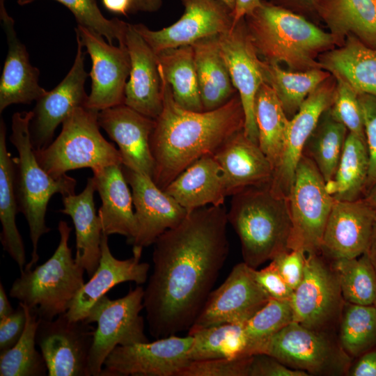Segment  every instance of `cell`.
Listing matches in <instances>:
<instances>
[{"label": "cell", "mask_w": 376, "mask_h": 376, "mask_svg": "<svg viewBox=\"0 0 376 376\" xmlns=\"http://www.w3.org/2000/svg\"><path fill=\"white\" fill-rule=\"evenodd\" d=\"M228 223L224 205L195 209L152 244L143 302L154 338L188 331L194 322L228 257Z\"/></svg>", "instance_id": "obj_1"}, {"label": "cell", "mask_w": 376, "mask_h": 376, "mask_svg": "<svg viewBox=\"0 0 376 376\" xmlns=\"http://www.w3.org/2000/svg\"><path fill=\"white\" fill-rule=\"evenodd\" d=\"M163 107L150 137L152 180L164 189L199 158L213 155L235 133L244 130V113L238 94L222 107L193 111L174 100L171 87L159 65Z\"/></svg>", "instance_id": "obj_2"}, {"label": "cell", "mask_w": 376, "mask_h": 376, "mask_svg": "<svg viewBox=\"0 0 376 376\" xmlns=\"http://www.w3.org/2000/svg\"><path fill=\"white\" fill-rule=\"evenodd\" d=\"M227 216L240 238L243 262L251 267L256 269L291 250L288 201L274 193L269 185L249 187L232 195Z\"/></svg>", "instance_id": "obj_3"}, {"label": "cell", "mask_w": 376, "mask_h": 376, "mask_svg": "<svg viewBox=\"0 0 376 376\" xmlns=\"http://www.w3.org/2000/svg\"><path fill=\"white\" fill-rule=\"evenodd\" d=\"M247 31L258 52L270 63L283 62L291 68L310 70L320 66L316 53L334 42L301 15L271 2L261 4L245 17Z\"/></svg>", "instance_id": "obj_4"}, {"label": "cell", "mask_w": 376, "mask_h": 376, "mask_svg": "<svg viewBox=\"0 0 376 376\" xmlns=\"http://www.w3.org/2000/svg\"><path fill=\"white\" fill-rule=\"evenodd\" d=\"M32 118V111L15 113L9 138L18 153L13 158L18 212L23 214L27 221L32 244L31 259L24 270L31 269L36 264L39 259V240L51 230L45 223L50 198L56 194L62 196L75 194L77 185L76 180L68 174L54 179L40 165L31 139Z\"/></svg>", "instance_id": "obj_5"}, {"label": "cell", "mask_w": 376, "mask_h": 376, "mask_svg": "<svg viewBox=\"0 0 376 376\" xmlns=\"http://www.w3.org/2000/svg\"><path fill=\"white\" fill-rule=\"evenodd\" d=\"M58 230L59 242L52 256L33 269L21 272L9 292L10 297L45 320L67 313L85 283V270L77 263L68 245L72 228L61 220Z\"/></svg>", "instance_id": "obj_6"}, {"label": "cell", "mask_w": 376, "mask_h": 376, "mask_svg": "<svg viewBox=\"0 0 376 376\" xmlns=\"http://www.w3.org/2000/svg\"><path fill=\"white\" fill-rule=\"evenodd\" d=\"M98 112L86 107L76 108L63 122L59 135L49 146L34 149L38 163L50 176L58 179L75 169L93 171L123 165L118 149L100 131Z\"/></svg>", "instance_id": "obj_7"}, {"label": "cell", "mask_w": 376, "mask_h": 376, "mask_svg": "<svg viewBox=\"0 0 376 376\" xmlns=\"http://www.w3.org/2000/svg\"><path fill=\"white\" fill-rule=\"evenodd\" d=\"M259 353L309 375H347L353 359L331 331L311 329L295 321L264 343Z\"/></svg>", "instance_id": "obj_8"}, {"label": "cell", "mask_w": 376, "mask_h": 376, "mask_svg": "<svg viewBox=\"0 0 376 376\" xmlns=\"http://www.w3.org/2000/svg\"><path fill=\"white\" fill-rule=\"evenodd\" d=\"M143 294L144 288L138 285L116 299L105 295L91 307L85 320L95 322L97 327L89 356L88 376H100L107 357L116 347L149 341L140 314L144 309Z\"/></svg>", "instance_id": "obj_9"}, {"label": "cell", "mask_w": 376, "mask_h": 376, "mask_svg": "<svg viewBox=\"0 0 376 376\" xmlns=\"http://www.w3.org/2000/svg\"><path fill=\"white\" fill-rule=\"evenodd\" d=\"M292 224L291 250L320 253L325 226L335 202L315 163L302 155L288 197Z\"/></svg>", "instance_id": "obj_10"}, {"label": "cell", "mask_w": 376, "mask_h": 376, "mask_svg": "<svg viewBox=\"0 0 376 376\" xmlns=\"http://www.w3.org/2000/svg\"><path fill=\"white\" fill-rule=\"evenodd\" d=\"M306 253L303 279L290 300L294 321L315 330L331 331L345 304L337 276L320 256Z\"/></svg>", "instance_id": "obj_11"}, {"label": "cell", "mask_w": 376, "mask_h": 376, "mask_svg": "<svg viewBox=\"0 0 376 376\" xmlns=\"http://www.w3.org/2000/svg\"><path fill=\"white\" fill-rule=\"evenodd\" d=\"M95 328L86 320H71L66 313L52 320L38 318L36 341L49 376H88Z\"/></svg>", "instance_id": "obj_12"}, {"label": "cell", "mask_w": 376, "mask_h": 376, "mask_svg": "<svg viewBox=\"0 0 376 376\" xmlns=\"http://www.w3.org/2000/svg\"><path fill=\"white\" fill-rule=\"evenodd\" d=\"M192 342L191 335H171L118 346L107 357L100 376H180L190 362Z\"/></svg>", "instance_id": "obj_13"}, {"label": "cell", "mask_w": 376, "mask_h": 376, "mask_svg": "<svg viewBox=\"0 0 376 376\" xmlns=\"http://www.w3.org/2000/svg\"><path fill=\"white\" fill-rule=\"evenodd\" d=\"M253 269L244 262L235 265L221 285L210 292L188 333L245 323L263 307L270 297L256 281Z\"/></svg>", "instance_id": "obj_14"}, {"label": "cell", "mask_w": 376, "mask_h": 376, "mask_svg": "<svg viewBox=\"0 0 376 376\" xmlns=\"http://www.w3.org/2000/svg\"><path fill=\"white\" fill-rule=\"evenodd\" d=\"M218 40L221 54L243 108L244 134L251 141L258 144L255 102L260 87L265 82V62L258 56L244 18L228 31L219 35Z\"/></svg>", "instance_id": "obj_15"}, {"label": "cell", "mask_w": 376, "mask_h": 376, "mask_svg": "<svg viewBox=\"0 0 376 376\" xmlns=\"http://www.w3.org/2000/svg\"><path fill=\"white\" fill-rule=\"evenodd\" d=\"M76 36L89 54L92 68L91 92L86 107L100 111L124 104L125 89L130 72V58L126 45L116 47L103 36L78 25Z\"/></svg>", "instance_id": "obj_16"}, {"label": "cell", "mask_w": 376, "mask_h": 376, "mask_svg": "<svg viewBox=\"0 0 376 376\" xmlns=\"http://www.w3.org/2000/svg\"><path fill=\"white\" fill-rule=\"evenodd\" d=\"M185 8L181 17L171 25L153 31L143 24L134 26L152 50L161 52L219 36L233 25V10L220 0H180Z\"/></svg>", "instance_id": "obj_17"}, {"label": "cell", "mask_w": 376, "mask_h": 376, "mask_svg": "<svg viewBox=\"0 0 376 376\" xmlns=\"http://www.w3.org/2000/svg\"><path fill=\"white\" fill-rule=\"evenodd\" d=\"M131 187L136 233L131 242L133 255L141 256L144 248L154 244L166 230L180 224L188 212L152 179L122 166Z\"/></svg>", "instance_id": "obj_18"}, {"label": "cell", "mask_w": 376, "mask_h": 376, "mask_svg": "<svg viewBox=\"0 0 376 376\" xmlns=\"http://www.w3.org/2000/svg\"><path fill=\"white\" fill-rule=\"evenodd\" d=\"M77 53L65 78L36 100L32 110L30 134L35 150L43 149L53 141L57 127L76 108L86 107L88 95L84 88L89 75L84 68V46L76 36Z\"/></svg>", "instance_id": "obj_19"}, {"label": "cell", "mask_w": 376, "mask_h": 376, "mask_svg": "<svg viewBox=\"0 0 376 376\" xmlns=\"http://www.w3.org/2000/svg\"><path fill=\"white\" fill-rule=\"evenodd\" d=\"M376 211L363 198L336 201L328 218L320 253L331 260L353 258L366 252L374 226Z\"/></svg>", "instance_id": "obj_20"}, {"label": "cell", "mask_w": 376, "mask_h": 376, "mask_svg": "<svg viewBox=\"0 0 376 376\" xmlns=\"http://www.w3.org/2000/svg\"><path fill=\"white\" fill-rule=\"evenodd\" d=\"M100 126L118 146L123 165L152 178L154 160L150 137L155 120L122 104L100 111Z\"/></svg>", "instance_id": "obj_21"}, {"label": "cell", "mask_w": 376, "mask_h": 376, "mask_svg": "<svg viewBox=\"0 0 376 376\" xmlns=\"http://www.w3.org/2000/svg\"><path fill=\"white\" fill-rule=\"evenodd\" d=\"M334 94L331 88L320 85L290 119L282 156L269 184L274 193L288 198L305 143L322 112L331 107Z\"/></svg>", "instance_id": "obj_22"}, {"label": "cell", "mask_w": 376, "mask_h": 376, "mask_svg": "<svg viewBox=\"0 0 376 376\" xmlns=\"http://www.w3.org/2000/svg\"><path fill=\"white\" fill-rule=\"evenodd\" d=\"M125 43L130 58V72L125 89L124 104L155 120L163 107L157 54L134 24H128Z\"/></svg>", "instance_id": "obj_23"}, {"label": "cell", "mask_w": 376, "mask_h": 376, "mask_svg": "<svg viewBox=\"0 0 376 376\" xmlns=\"http://www.w3.org/2000/svg\"><path fill=\"white\" fill-rule=\"evenodd\" d=\"M0 0V22L6 34L8 52L0 79V112L17 104H30L44 95L39 84L40 71L29 61L26 46L18 38L15 21Z\"/></svg>", "instance_id": "obj_24"}, {"label": "cell", "mask_w": 376, "mask_h": 376, "mask_svg": "<svg viewBox=\"0 0 376 376\" xmlns=\"http://www.w3.org/2000/svg\"><path fill=\"white\" fill-rule=\"evenodd\" d=\"M108 237L102 233L98 267L66 313L71 320H85L93 304L114 286L127 281L141 285L148 281L150 265L141 262V256L135 255L125 260L115 258L111 252Z\"/></svg>", "instance_id": "obj_25"}, {"label": "cell", "mask_w": 376, "mask_h": 376, "mask_svg": "<svg viewBox=\"0 0 376 376\" xmlns=\"http://www.w3.org/2000/svg\"><path fill=\"white\" fill-rule=\"evenodd\" d=\"M213 156L221 169L227 196L249 187L268 185L272 181L270 162L244 130L229 138Z\"/></svg>", "instance_id": "obj_26"}, {"label": "cell", "mask_w": 376, "mask_h": 376, "mask_svg": "<svg viewBox=\"0 0 376 376\" xmlns=\"http://www.w3.org/2000/svg\"><path fill=\"white\" fill-rule=\"evenodd\" d=\"M93 176L102 202L97 214L102 233L125 236L130 244L136 233V221L132 194L122 165L95 169Z\"/></svg>", "instance_id": "obj_27"}, {"label": "cell", "mask_w": 376, "mask_h": 376, "mask_svg": "<svg viewBox=\"0 0 376 376\" xmlns=\"http://www.w3.org/2000/svg\"><path fill=\"white\" fill-rule=\"evenodd\" d=\"M93 176L87 179L84 190L78 194L62 196L63 208L59 210L72 220L76 235L75 261L91 278L96 271L101 257L102 228L96 213Z\"/></svg>", "instance_id": "obj_28"}, {"label": "cell", "mask_w": 376, "mask_h": 376, "mask_svg": "<svg viewBox=\"0 0 376 376\" xmlns=\"http://www.w3.org/2000/svg\"><path fill=\"white\" fill-rule=\"evenodd\" d=\"M164 191L187 212L207 205H223L227 196L222 171L213 155L194 162Z\"/></svg>", "instance_id": "obj_29"}, {"label": "cell", "mask_w": 376, "mask_h": 376, "mask_svg": "<svg viewBox=\"0 0 376 376\" xmlns=\"http://www.w3.org/2000/svg\"><path fill=\"white\" fill-rule=\"evenodd\" d=\"M218 36L191 45L204 111L222 107L237 94L220 52Z\"/></svg>", "instance_id": "obj_30"}, {"label": "cell", "mask_w": 376, "mask_h": 376, "mask_svg": "<svg viewBox=\"0 0 376 376\" xmlns=\"http://www.w3.org/2000/svg\"><path fill=\"white\" fill-rule=\"evenodd\" d=\"M320 65L347 82L359 94L376 97V47L351 37L343 47L324 54Z\"/></svg>", "instance_id": "obj_31"}, {"label": "cell", "mask_w": 376, "mask_h": 376, "mask_svg": "<svg viewBox=\"0 0 376 376\" xmlns=\"http://www.w3.org/2000/svg\"><path fill=\"white\" fill-rule=\"evenodd\" d=\"M15 164L7 149L6 127L0 121V221L1 242L11 258L17 263L20 273L26 265V252L22 236L16 225L18 212L15 185Z\"/></svg>", "instance_id": "obj_32"}, {"label": "cell", "mask_w": 376, "mask_h": 376, "mask_svg": "<svg viewBox=\"0 0 376 376\" xmlns=\"http://www.w3.org/2000/svg\"><path fill=\"white\" fill-rule=\"evenodd\" d=\"M315 10L331 30L376 47V0H318Z\"/></svg>", "instance_id": "obj_33"}, {"label": "cell", "mask_w": 376, "mask_h": 376, "mask_svg": "<svg viewBox=\"0 0 376 376\" xmlns=\"http://www.w3.org/2000/svg\"><path fill=\"white\" fill-rule=\"evenodd\" d=\"M369 171L366 142L348 132L336 171L326 182L328 192L336 201H352L363 198Z\"/></svg>", "instance_id": "obj_34"}, {"label": "cell", "mask_w": 376, "mask_h": 376, "mask_svg": "<svg viewBox=\"0 0 376 376\" xmlns=\"http://www.w3.org/2000/svg\"><path fill=\"white\" fill-rule=\"evenodd\" d=\"M157 56L175 102L187 110L203 111L192 46L166 49Z\"/></svg>", "instance_id": "obj_35"}, {"label": "cell", "mask_w": 376, "mask_h": 376, "mask_svg": "<svg viewBox=\"0 0 376 376\" xmlns=\"http://www.w3.org/2000/svg\"><path fill=\"white\" fill-rule=\"evenodd\" d=\"M255 116L258 146L270 162L274 173L282 156L290 119L276 93L265 82L256 94Z\"/></svg>", "instance_id": "obj_36"}, {"label": "cell", "mask_w": 376, "mask_h": 376, "mask_svg": "<svg viewBox=\"0 0 376 376\" xmlns=\"http://www.w3.org/2000/svg\"><path fill=\"white\" fill-rule=\"evenodd\" d=\"M347 132L334 116L329 107L321 114L305 143L302 155L315 163L326 182L336 171Z\"/></svg>", "instance_id": "obj_37"}, {"label": "cell", "mask_w": 376, "mask_h": 376, "mask_svg": "<svg viewBox=\"0 0 376 376\" xmlns=\"http://www.w3.org/2000/svg\"><path fill=\"white\" fill-rule=\"evenodd\" d=\"M193 342L189 352L191 361L238 359L251 356L244 323H229L188 333Z\"/></svg>", "instance_id": "obj_38"}, {"label": "cell", "mask_w": 376, "mask_h": 376, "mask_svg": "<svg viewBox=\"0 0 376 376\" xmlns=\"http://www.w3.org/2000/svg\"><path fill=\"white\" fill-rule=\"evenodd\" d=\"M265 62V83L276 93L289 119L329 76L318 68L294 72L283 70L276 63Z\"/></svg>", "instance_id": "obj_39"}, {"label": "cell", "mask_w": 376, "mask_h": 376, "mask_svg": "<svg viewBox=\"0 0 376 376\" xmlns=\"http://www.w3.org/2000/svg\"><path fill=\"white\" fill-rule=\"evenodd\" d=\"M19 304L25 311L24 329L17 343L0 354V375L45 376L47 373L45 361L36 348L38 317L27 306L21 302Z\"/></svg>", "instance_id": "obj_40"}, {"label": "cell", "mask_w": 376, "mask_h": 376, "mask_svg": "<svg viewBox=\"0 0 376 376\" xmlns=\"http://www.w3.org/2000/svg\"><path fill=\"white\" fill-rule=\"evenodd\" d=\"M338 339L345 352L357 358L376 346V308L345 301Z\"/></svg>", "instance_id": "obj_41"}, {"label": "cell", "mask_w": 376, "mask_h": 376, "mask_svg": "<svg viewBox=\"0 0 376 376\" xmlns=\"http://www.w3.org/2000/svg\"><path fill=\"white\" fill-rule=\"evenodd\" d=\"M345 301L373 305L376 297V270L366 253L357 258L331 261Z\"/></svg>", "instance_id": "obj_42"}, {"label": "cell", "mask_w": 376, "mask_h": 376, "mask_svg": "<svg viewBox=\"0 0 376 376\" xmlns=\"http://www.w3.org/2000/svg\"><path fill=\"white\" fill-rule=\"evenodd\" d=\"M294 321L290 300L270 298L267 304L244 323L251 355L269 338Z\"/></svg>", "instance_id": "obj_43"}, {"label": "cell", "mask_w": 376, "mask_h": 376, "mask_svg": "<svg viewBox=\"0 0 376 376\" xmlns=\"http://www.w3.org/2000/svg\"><path fill=\"white\" fill-rule=\"evenodd\" d=\"M36 0H17L19 6ZM65 6L73 14L78 25L91 29L104 37L113 45L117 41L124 45L128 23L118 18L109 19L100 11L96 0H54Z\"/></svg>", "instance_id": "obj_44"}, {"label": "cell", "mask_w": 376, "mask_h": 376, "mask_svg": "<svg viewBox=\"0 0 376 376\" xmlns=\"http://www.w3.org/2000/svg\"><path fill=\"white\" fill-rule=\"evenodd\" d=\"M336 79L337 85L330 107L332 114L345 126L348 132L366 141L363 116L359 93L345 81L338 77Z\"/></svg>", "instance_id": "obj_45"}, {"label": "cell", "mask_w": 376, "mask_h": 376, "mask_svg": "<svg viewBox=\"0 0 376 376\" xmlns=\"http://www.w3.org/2000/svg\"><path fill=\"white\" fill-rule=\"evenodd\" d=\"M251 357L191 361L180 376H248Z\"/></svg>", "instance_id": "obj_46"}, {"label": "cell", "mask_w": 376, "mask_h": 376, "mask_svg": "<svg viewBox=\"0 0 376 376\" xmlns=\"http://www.w3.org/2000/svg\"><path fill=\"white\" fill-rule=\"evenodd\" d=\"M359 99L363 111L366 141L369 155L366 195L376 185V97L362 93L359 94Z\"/></svg>", "instance_id": "obj_47"}, {"label": "cell", "mask_w": 376, "mask_h": 376, "mask_svg": "<svg viewBox=\"0 0 376 376\" xmlns=\"http://www.w3.org/2000/svg\"><path fill=\"white\" fill-rule=\"evenodd\" d=\"M306 253L301 249H292L276 256L271 263L277 269L288 285L295 290L304 273Z\"/></svg>", "instance_id": "obj_48"}, {"label": "cell", "mask_w": 376, "mask_h": 376, "mask_svg": "<svg viewBox=\"0 0 376 376\" xmlns=\"http://www.w3.org/2000/svg\"><path fill=\"white\" fill-rule=\"evenodd\" d=\"M256 281L272 298L279 300H291L294 290L283 279L277 269L271 263L260 270L253 269Z\"/></svg>", "instance_id": "obj_49"}, {"label": "cell", "mask_w": 376, "mask_h": 376, "mask_svg": "<svg viewBox=\"0 0 376 376\" xmlns=\"http://www.w3.org/2000/svg\"><path fill=\"white\" fill-rule=\"evenodd\" d=\"M306 372L292 369L276 358L263 353L251 355L248 376H308Z\"/></svg>", "instance_id": "obj_50"}, {"label": "cell", "mask_w": 376, "mask_h": 376, "mask_svg": "<svg viewBox=\"0 0 376 376\" xmlns=\"http://www.w3.org/2000/svg\"><path fill=\"white\" fill-rule=\"evenodd\" d=\"M25 323V311L20 304L11 315L0 320V354L17 343L23 334Z\"/></svg>", "instance_id": "obj_51"}, {"label": "cell", "mask_w": 376, "mask_h": 376, "mask_svg": "<svg viewBox=\"0 0 376 376\" xmlns=\"http://www.w3.org/2000/svg\"><path fill=\"white\" fill-rule=\"evenodd\" d=\"M351 364L347 375L376 376V346L357 357Z\"/></svg>", "instance_id": "obj_52"}, {"label": "cell", "mask_w": 376, "mask_h": 376, "mask_svg": "<svg viewBox=\"0 0 376 376\" xmlns=\"http://www.w3.org/2000/svg\"><path fill=\"white\" fill-rule=\"evenodd\" d=\"M261 1L262 0H235V6L233 11V25L251 14L261 4Z\"/></svg>", "instance_id": "obj_53"}, {"label": "cell", "mask_w": 376, "mask_h": 376, "mask_svg": "<svg viewBox=\"0 0 376 376\" xmlns=\"http://www.w3.org/2000/svg\"><path fill=\"white\" fill-rule=\"evenodd\" d=\"M318 0H272V3L282 6L295 13L299 11H316Z\"/></svg>", "instance_id": "obj_54"}, {"label": "cell", "mask_w": 376, "mask_h": 376, "mask_svg": "<svg viewBox=\"0 0 376 376\" xmlns=\"http://www.w3.org/2000/svg\"><path fill=\"white\" fill-rule=\"evenodd\" d=\"M162 4V0H131L130 13L142 12H155Z\"/></svg>", "instance_id": "obj_55"}, {"label": "cell", "mask_w": 376, "mask_h": 376, "mask_svg": "<svg viewBox=\"0 0 376 376\" xmlns=\"http://www.w3.org/2000/svg\"><path fill=\"white\" fill-rule=\"evenodd\" d=\"M104 7L111 13L127 16L130 13L131 0H102Z\"/></svg>", "instance_id": "obj_56"}, {"label": "cell", "mask_w": 376, "mask_h": 376, "mask_svg": "<svg viewBox=\"0 0 376 376\" xmlns=\"http://www.w3.org/2000/svg\"><path fill=\"white\" fill-rule=\"evenodd\" d=\"M15 311L12 307L3 284L0 283V320L3 319Z\"/></svg>", "instance_id": "obj_57"}, {"label": "cell", "mask_w": 376, "mask_h": 376, "mask_svg": "<svg viewBox=\"0 0 376 376\" xmlns=\"http://www.w3.org/2000/svg\"><path fill=\"white\" fill-rule=\"evenodd\" d=\"M365 253L376 270V223Z\"/></svg>", "instance_id": "obj_58"}, {"label": "cell", "mask_w": 376, "mask_h": 376, "mask_svg": "<svg viewBox=\"0 0 376 376\" xmlns=\"http://www.w3.org/2000/svg\"><path fill=\"white\" fill-rule=\"evenodd\" d=\"M363 198L376 211V185L367 192Z\"/></svg>", "instance_id": "obj_59"}, {"label": "cell", "mask_w": 376, "mask_h": 376, "mask_svg": "<svg viewBox=\"0 0 376 376\" xmlns=\"http://www.w3.org/2000/svg\"><path fill=\"white\" fill-rule=\"evenodd\" d=\"M233 11L235 6V0H220Z\"/></svg>", "instance_id": "obj_60"}, {"label": "cell", "mask_w": 376, "mask_h": 376, "mask_svg": "<svg viewBox=\"0 0 376 376\" xmlns=\"http://www.w3.org/2000/svg\"><path fill=\"white\" fill-rule=\"evenodd\" d=\"M373 305H374V306H375V308H376V297H375V302H374V304H373Z\"/></svg>", "instance_id": "obj_61"}]
</instances>
